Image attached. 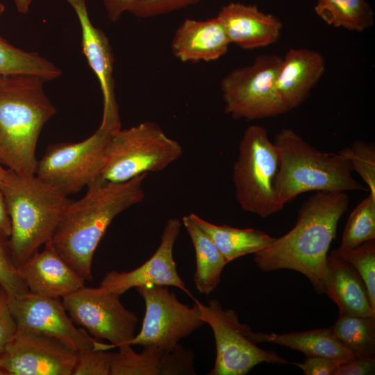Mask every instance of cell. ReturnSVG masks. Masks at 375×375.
<instances>
[{
	"instance_id": "cell-16",
	"label": "cell",
	"mask_w": 375,
	"mask_h": 375,
	"mask_svg": "<svg viewBox=\"0 0 375 375\" xmlns=\"http://www.w3.org/2000/svg\"><path fill=\"white\" fill-rule=\"evenodd\" d=\"M65 1L76 12L81 28L83 53L100 83L103 103L100 126L119 129L121 128V121L115 92V58L108 38L91 22L86 0Z\"/></svg>"
},
{
	"instance_id": "cell-11",
	"label": "cell",
	"mask_w": 375,
	"mask_h": 375,
	"mask_svg": "<svg viewBox=\"0 0 375 375\" xmlns=\"http://www.w3.org/2000/svg\"><path fill=\"white\" fill-rule=\"evenodd\" d=\"M121 295L97 288L83 286L62 299V304L72 321L91 336L106 340L101 349L119 347L134 338L138 317L126 309L120 301Z\"/></svg>"
},
{
	"instance_id": "cell-7",
	"label": "cell",
	"mask_w": 375,
	"mask_h": 375,
	"mask_svg": "<svg viewBox=\"0 0 375 375\" xmlns=\"http://www.w3.org/2000/svg\"><path fill=\"white\" fill-rule=\"evenodd\" d=\"M279 164L278 150L267 130L249 126L240 141L233 168L235 197L243 210L267 217L283 209L275 190Z\"/></svg>"
},
{
	"instance_id": "cell-32",
	"label": "cell",
	"mask_w": 375,
	"mask_h": 375,
	"mask_svg": "<svg viewBox=\"0 0 375 375\" xmlns=\"http://www.w3.org/2000/svg\"><path fill=\"white\" fill-rule=\"evenodd\" d=\"M0 286L6 291L8 299L28 292L20 278L12 258L8 237L0 231Z\"/></svg>"
},
{
	"instance_id": "cell-25",
	"label": "cell",
	"mask_w": 375,
	"mask_h": 375,
	"mask_svg": "<svg viewBox=\"0 0 375 375\" xmlns=\"http://www.w3.org/2000/svg\"><path fill=\"white\" fill-rule=\"evenodd\" d=\"M255 341L271 342L303 353L306 357H326L348 360L355 357L336 339L331 328L276 334L255 333Z\"/></svg>"
},
{
	"instance_id": "cell-9",
	"label": "cell",
	"mask_w": 375,
	"mask_h": 375,
	"mask_svg": "<svg viewBox=\"0 0 375 375\" xmlns=\"http://www.w3.org/2000/svg\"><path fill=\"white\" fill-rule=\"evenodd\" d=\"M199 317L212 330L216 356L209 375H245L262 362L285 364L288 361L270 350L260 348L254 332L240 322L232 309H224L214 299L204 305L195 299Z\"/></svg>"
},
{
	"instance_id": "cell-20",
	"label": "cell",
	"mask_w": 375,
	"mask_h": 375,
	"mask_svg": "<svg viewBox=\"0 0 375 375\" xmlns=\"http://www.w3.org/2000/svg\"><path fill=\"white\" fill-rule=\"evenodd\" d=\"M326 62L315 50L290 49L282 58L276 85L288 111L301 106L323 76Z\"/></svg>"
},
{
	"instance_id": "cell-13",
	"label": "cell",
	"mask_w": 375,
	"mask_h": 375,
	"mask_svg": "<svg viewBox=\"0 0 375 375\" xmlns=\"http://www.w3.org/2000/svg\"><path fill=\"white\" fill-rule=\"evenodd\" d=\"M76 355L53 338L17 328L0 353V375H72Z\"/></svg>"
},
{
	"instance_id": "cell-21",
	"label": "cell",
	"mask_w": 375,
	"mask_h": 375,
	"mask_svg": "<svg viewBox=\"0 0 375 375\" xmlns=\"http://www.w3.org/2000/svg\"><path fill=\"white\" fill-rule=\"evenodd\" d=\"M230 44L217 17L205 20L186 19L174 33L171 50L181 62H210L224 56Z\"/></svg>"
},
{
	"instance_id": "cell-22",
	"label": "cell",
	"mask_w": 375,
	"mask_h": 375,
	"mask_svg": "<svg viewBox=\"0 0 375 375\" xmlns=\"http://www.w3.org/2000/svg\"><path fill=\"white\" fill-rule=\"evenodd\" d=\"M324 293L335 303L339 315L375 317L365 284L349 263L329 253L324 280Z\"/></svg>"
},
{
	"instance_id": "cell-41",
	"label": "cell",
	"mask_w": 375,
	"mask_h": 375,
	"mask_svg": "<svg viewBox=\"0 0 375 375\" xmlns=\"http://www.w3.org/2000/svg\"><path fill=\"white\" fill-rule=\"evenodd\" d=\"M6 172V169L2 167V166L0 165V184L5 176Z\"/></svg>"
},
{
	"instance_id": "cell-3",
	"label": "cell",
	"mask_w": 375,
	"mask_h": 375,
	"mask_svg": "<svg viewBox=\"0 0 375 375\" xmlns=\"http://www.w3.org/2000/svg\"><path fill=\"white\" fill-rule=\"evenodd\" d=\"M45 82L33 74H0V165L20 174L35 175L40 134L56 112Z\"/></svg>"
},
{
	"instance_id": "cell-8",
	"label": "cell",
	"mask_w": 375,
	"mask_h": 375,
	"mask_svg": "<svg viewBox=\"0 0 375 375\" xmlns=\"http://www.w3.org/2000/svg\"><path fill=\"white\" fill-rule=\"evenodd\" d=\"M281 61L276 54L260 55L224 76L220 88L225 112L235 119L256 120L288 112L276 85Z\"/></svg>"
},
{
	"instance_id": "cell-30",
	"label": "cell",
	"mask_w": 375,
	"mask_h": 375,
	"mask_svg": "<svg viewBox=\"0 0 375 375\" xmlns=\"http://www.w3.org/2000/svg\"><path fill=\"white\" fill-rule=\"evenodd\" d=\"M331 253L356 269L365 284L370 305L375 309V240L351 249L338 248Z\"/></svg>"
},
{
	"instance_id": "cell-34",
	"label": "cell",
	"mask_w": 375,
	"mask_h": 375,
	"mask_svg": "<svg viewBox=\"0 0 375 375\" xmlns=\"http://www.w3.org/2000/svg\"><path fill=\"white\" fill-rule=\"evenodd\" d=\"M200 1L201 0H140L128 12L137 17L149 18L184 8Z\"/></svg>"
},
{
	"instance_id": "cell-12",
	"label": "cell",
	"mask_w": 375,
	"mask_h": 375,
	"mask_svg": "<svg viewBox=\"0 0 375 375\" xmlns=\"http://www.w3.org/2000/svg\"><path fill=\"white\" fill-rule=\"evenodd\" d=\"M145 303V315L140 331L128 345H154L173 349L205 323L199 317L194 303L188 306L178 301L167 286L136 288Z\"/></svg>"
},
{
	"instance_id": "cell-5",
	"label": "cell",
	"mask_w": 375,
	"mask_h": 375,
	"mask_svg": "<svg viewBox=\"0 0 375 375\" xmlns=\"http://www.w3.org/2000/svg\"><path fill=\"white\" fill-rule=\"evenodd\" d=\"M274 142L280 157L275 190L283 208L309 191L366 190L353 177L349 161L340 153L319 151L288 128L281 129Z\"/></svg>"
},
{
	"instance_id": "cell-19",
	"label": "cell",
	"mask_w": 375,
	"mask_h": 375,
	"mask_svg": "<svg viewBox=\"0 0 375 375\" xmlns=\"http://www.w3.org/2000/svg\"><path fill=\"white\" fill-rule=\"evenodd\" d=\"M217 17L231 44L243 49L263 48L276 42L281 37V20L260 11L256 5L231 2L220 9Z\"/></svg>"
},
{
	"instance_id": "cell-2",
	"label": "cell",
	"mask_w": 375,
	"mask_h": 375,
	"mask_svg": "<svg viewBox=\"0 0 375 375\" xmlns=\"http://www.w3.org/2000/svg\"><path fill=\"white\" fill-rule=\"evenodd\" d=\"M147 175L122 183L92 184L81 199L65 208L49 242L85 281L93 278L94 253L112 220L144 200Z\"/></svg>"
},
{
	"instance_id": "cell-4",
	"label": "cell",
	"mask_w": 375,
	"mask_h": 375,
	"mask_svg": "<svg viewBox=\"0 0 375 375\" xmlns=\"http://www.w3.org/2000/svg\"><path fill=\"white\" fill-rule=\"evenodd\" d=\"M0 189L10 219L8 242L17 268L51 239L72 200L35 175H23L9 169Z\"/></svg>"
},
{
	"instance_id": "cell-40",
	"label": "cell",
	"mask_w": 375,
	"mask_h": 375,
	"mask_svg": "<svg viewBox=\"0 0 375 375\" xmlns=\"http://www.w3.org/2000/svg\"><path fill=\"white\" fill-rule=\"evenodd\" d=\"M33 0H14L17 11L21 14H27Z\"/></svg>"
},
{
	"instance_id": "cell-1",
	"label": "cell",
	"mask_w": 375,
	"mask_h": 375,
	"mask_svg": "<svg viewBox=\"0 0 375 375\" xmlns=\"http://www.w3.org/2000/svg\"><path fill=\"white\" fill-rule=\"evenodd\" d=\"M349 199L344 192H317L298 212L294 226L255 253L254 262L263 272L295 270L308 278L315 290L324 293L328 251L339 220Z\"/></svg>"
},
{
	"instance_id": "cell-42",
	"label": "cell",
	"mask_w": 375,
	"mask_h": 375,
	"mask_svg": "<svg viewBox=\"0 0 375 375\" xmlns=\"http://www.w3.org/2000/svg\"><path fill=\"white\" fill-rule=\"evenodd\" d=\"M5 10V6L3 3L0 1V17L3 15Z\"/></svg>"
},
{
	"instance_id": "cell-15",
	"label": "cell",
	"mask_w": 375,
	"mask_h": 375,
	"mask_svg": "<svg viewBox=\"0 0 375 375\" xmlns=\"http://www.w3.org/2000/svg\"><path fill=\"white\" fill-rule=\"evenodd\" d=\"M181 226L178 218L169 219L163 228L160 244L149 259L129 272H107L99 288L119 295L133 288L151 285L174 286L186 291L173 256L174 246Z\"/></svg>"
},
{
	"instance_id": "cell-18",
	"label": "cell",
	"mask_w": 375,
	"mask_h": 375,
	"mask_svg": "<svg viewBox=\"0 0 375 375\" xmlns=\"http://www.w3.org/2000/svg\"><path fill=\"white\" fill-rule=\"evenodd\" d=\"M136 353L131 345L119 347L113 353L110 375H192L194 354L178 344L173 349H164L154 345L143 346Z\"/></svg>"
},
{
	"instance_id": "cell-28",
	"label": "cell",
	"mask_w": 375,
	"mask_h": 375,
	"mask_svg": "<svg viewBox=\"0 0 375 375\" xmlns=\"http://www.w3.org/2000/svg\"><path fill=\"white\" fill-rule=\"evenodd\" d=\"M33 74L48 81L58 78L62 72L38 53L15 47L0 36V74Z\"/></svg>"
},
{
	"instance_id": "cell-37",
	"label": "cell",
	"mask_w": 375,
	"mask_h": 375,
	"mask_svg": "<svg viewBox=\"0 0 375 375\" xmlns=\"http://www.w3.org/2000/svg\"><path fill=\"white\" fill-rule=\"evenodd\" d=\"M375 360L352 358L340 364L333 375H367L374 373Z\"/></svg>"
},
{
	"instance_id": "cell-24",
	"label": "cell",
	"mask_w": 375,
	"mask_h": 375,
	"mask_svg": "<svg viewBox=\"0 0 375 375\" xmlns=\"http://www.w3.org/2000/svg\"><path fill=\"white\" fill-rule=\"evenodd\" d=\"M190 215L211 238L227 263L247 254H255L275 240V238L258 229L217 225L194 213H190Z\"/></svg>"
},
{
	"instance_id": "cell-29",
	"label": "cell",
	"mask_w": 375,
	"mask_h": 375,
	"mask_svg": "<svg viewBox=\"0 0 375 375\" xmlns=\"http://www.w3.org/2000/svg\"><path fill=\"white\" fill-rule=\"evenodd\" d=\"M375 240V197L369 194L350 214L339 249H351Z\"/></svg>"
},
{
	"instance_id": "cell-17",
	"label": "cell",
	"mask_w": 375,
	"mask_h": 375,
	"mask_svg": "<svg viewBox=\"0 0 375 375\" xmlns=\"http://www.w3.org/2000/svg\"><path fill=\"white\" fill-rule=\"evenodd\" d=\"M17 269L28 290L39 295L60 299L85 286V280L49 241Z\"/></svg>"
},
{
	"instance_id": "cell-14",
	"label": "cell",
	"mask_w": 375,
	"mask_h": 375,
	"mask_svg": "<svg viewBox=\"0 0 375 375\" xmlns=\"http://www.w3.org/2000/svg\"><path fill=\"white\" fill-rule=\"evenodd\" d=\"M16 326L53 338L76 352L94 349L97 340L74 325L60 299L27 292L8 299Z\"/></svg>"
},
{
	"instance_id": "cell-27",
	"label": "cell",
	"mask_w": 375,
	"mask_h": 375,
	"mask_svg": "<svg viewBox=\"0 0 375 375\" xmlns=\"http://www.w3.org/2000/svg\"><path fill=\"white\" fill-rule=\"evenodd\" d=\"M316 14L328 25L362 32L374 24V12L365 0H317Z\"/></svg>"
},
{
	"instance_id": "cell-31",
	"label": "cell",
	"mask_w": 375,
	"mask_h": 375,
	"mask_svg": "<svg viewBox=\"0 0 375 375\" xmlns=\"http://www.w3.org/2000/svg\"><path fill=\"white\" fill-rule=\"evenodd\" d=\"M349 162L351 170L356 171L369 189V194L375 197V147L372 142L361 140L339 152Z\"/></svg>"
},
{
	"instance_id": "cell-39",
	"label": "cell",
	"mask_w": 375,
	"mask_h": 375,
	"mask_svg": "<svg viewBox=\"0 0 375 375\" xmlns=\"http://www.w3.org/2000/svg\"><path fill=\"white\" fill-rule=\"evenodd\" d=\"M0 231L7 237L11 233L10 219L6 205L3 194L0 189Z\"/></svg>"
},
{
	"instance_id": "cell-10",
	"label": "cell",
	"mask_w": 375,
	"mask_h": 375,
	"mask_svg": "<svg viewBox=\"0 0 375 375\" xmlns=\"http://www.w3.org/2000/svg\"><path fill=\"white\" fill-rule=\"evenodd\" d=\"M115 131L100 126L81 142L49 145L38 160L35 176L67 196L88 188L101 173L106 148Z\"/></svg>"
},
{
	"instance_id": "cell-6",
	"label": "cell",
	"mask_w": 375,
	"mask_h": 375,
	"mask_svg": "<svg viewBox=\"0 0 375 375\" xmlns=\"http://www.w3.org/2000/svg\"><path fill=\"white\" fill-rule=\"evenodd\" d=\"M182 155L181 144L154 122L119 128L108 140L103 169L92 184L122 183L144 174L162 172Z\"/></svg>"
},
{
	"instance_id": "cell-33",
	"label": "cell",
	"mask_w": 375,
	"mask_h": 375,
	"mask_svg": "<svg viewBox=\"0 0 375 375\" xmlns=\"http://www.w3.org/2000/svg\"><path fill=\"white\" fill-rule=\"evenodd\" d=\"M112 357L108 350L78 351L72 375H110Z\"/></svg>"
},
{
	"instance_id": "cell-26",
	"label": "cell",
	"mask_w": 375,
	"mask_h": 375,
	"mask_svg": "<svg viewBox=\"0 0 375 375\" xmlns=\"http://www.w3.org/2000/svg\"><path fill=\"white\" fill-rule=\"evenodd\" d=\"M331 328L356 358L375 360V317L339 315Z\"/></svg>"
},
{
	"instance_id": "cell-23",
	"label": "cell",
	"mask_w": 375,
	"mask_h": 375,
	"mask_svg": "<svg viewBox=\"0 0 375 375\" xmlns=\"http://www.w3.org/2000/svg\"><path fill=\"white\" fill-rule=\"evenodd\" d=\"M181 222L195 251L194 284L201 294L209 295L219 283L227 262L211 238L194 222L190 214L183 216Z\"/></svg>"
},
{
	"instance_id": "cell-38",
	"label": "cell",
	"mask_w": 375,
	"mask_h": 375,
	"mask_svg": "<svg viewBox=\"0 0 375 375\" xmlns=\"http://www.w3.org/2000/svg\"><path fill=\"white\" fill-rule=\"evenodd\" d=\"M108 19L112 22L119 21L125 12L140 0H101Z\"/></svg>"
},
{
	"instance_id": "cell-35",
	"label": "cell",
	"mask_w": 375,
	"mask_h": 375,
	"mask_svg": "<svg viewBox=\"0 0 375 375\" xmlns=\"http://www.w3.org/2000/svg\"><path fill=\"white\" fill-rule=\"evenodd\" d=\"M345 361L326 357H306L303 363L293 364L301 369L306 375H333L336 368Z\"/></svg>"
},
{
	"instance_id": "cell-36",
	"label": "cell",
	"mask_w": 375,
	"mask_h": 375,
	"mask_svg": "<svg viewBox=\"0 0 375 375\" xmlns=\"http://www.w3.org/2000/svg\"><path fill=\"white\" fill-rule=\"evenodd\" d=\"M16 324L8 307V297L0 286V353L16 331Z\"/></svg>"
}]
</instances>
